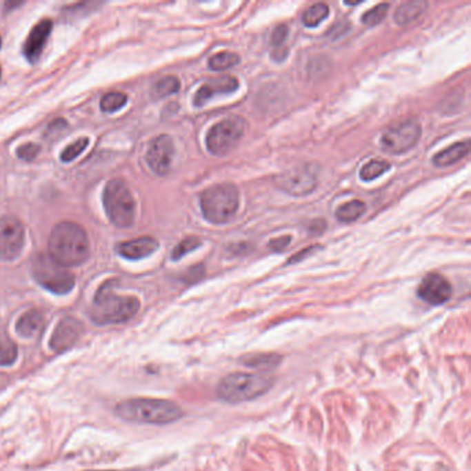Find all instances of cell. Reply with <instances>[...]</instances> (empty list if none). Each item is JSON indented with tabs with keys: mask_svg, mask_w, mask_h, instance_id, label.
Wrapping results in <instances>:
<instances>
[{
	"mask_svg": "<svg viewBox=\"0 0 471 471\" xmlns=\"http://www.w3.org/2000/svg\"><path fill=\"white\" fill-rule=\"evenodd\" d=\"M90 254L86 231L71 221L57 224L49 238V256L60 265L77 267L83 264Z\"/></svg>",
	"mask_w": 471,
	"mask_h": 471,
	"instance_id": "cell-1",
	"label": "cell"
},
{
	"mask_svg": "<svg viewBox=\"0 0 471 471\" xmlns=\"http://www.w3.org/2000/svg\"><path fill=\"white\" fill-rule=\"evenodd\" d=\"M325 228H326V224L323 220H315L312 223V226L310 227V232L311 234H322L325 231Z\"/></svg>",
	"mask_w": 471,
	"mask_h": 471,
	"instance_id": "cell-36",
	"label": "cell"
},
{
	"mask_svg": "<svg viewBox=\"0 0 471 471\" xmlns=\"http://www.w3.org/2000/svg\"><path fill=\"white\" fill-rule=\"evenodd\" d=\"M290 245V237L289 235H285V237H279V238H275L272 241L268 242V248L272 250V252H283L289 248Z\"/></svg>",
	"mask_w": 471,
	"mask_h": 471,
	"instance_id": "cell-34",
	"label": "cell"
},
{
	"mask_svg": "<svg viewBox=\"0 0 471 471\" xmlns=\"http://www.w3.org/2000/svg\"><path fill=\"white\" fill-rule=\"evenodd\" d=\"M0 77H2V68H0Z\"/></svg>",
	"mask_w": 471,
	"mask_h": 471,
	"instance_id": "cell-38",
	"label": "cell"
},
{
	"mask_svg": "<svg viewBox=\"0 0 471 471\" xmlns=\"http://www.w3.org/2000/svg\"><path fill=\"white\" fill-rule=\"evenodd\" d=\"M88 144H89V139L88 137L77 140L75 143H72L70 147H67L61 152V161L63 162H72L74 159H77L86 150Z\"/></svg>",
	"mask_w": 471,
	"mask_h": 471,
	"instance_id": "cell-32",
	"label": "cell"
},
{
	"mask_svg": "<svg viewBox=\"0 0 471 471\" xmlns=\"http://www.w3.org/2000/svg\"><path fill=\"white\" fill-rule=\"evenodd\" d=\"M83 332L85 326L79 319L74 317H66L57 323L56 329L53 330L49 340V347L54 352H66L77 344Z\"/></svg>",
	"mask_w": 471,
	"mask_h": 471,
	"instance_id": "cell-11",
	"label": "cell"
},
{
	"mask_svg": "<svg viewBox=\"0 0 471 471\" xmlns=\"http://www.w3.org/2000/svg\"><path fill=\"white\" fill-rule=\"evenodd\" d=\"M41 152V147L38 144H34V143H28V144H24L21 146L19 150H17V155L20 159H24V161H34L38 154Z\"/></svg>",
	"mask_w": 471,
	"mask_h": 471,
	"instance_id": "cell-33",
	"label": "cell"
},
{
	"mask_svg": "<svg viewBox=\"0 0 471 471\" xmlns=\"http://www.w3.org/2000/svg\"><path fill=\"white\" fill-rule=\"evenodd\" d=\"M159 243L151 237H141L137 239L126 241L118 245L117 252L129 260H140L152 254L158 249Z\"/></svg>",
	"mask_w": 471,
	"mask_h": 471,
	"instance_id": "cell-17",
	"label": "cell"
},
{
	"mask_svg": "<svg viewBox=\"0 0 471 471\" xmlns=\"http://www.w3.org/2000/svg\"><path fill=\"white\" fill-rule=\"evenodd\" d=\"M317 174L311 168L293 169L279 177V187L290 195L303 197L314 191Z\"/></svg>",
	"mask_w": 471,
	"mask_h": 471,
	"instance_id": "cell-14",
	"label": "cell"
},
{
	"mask_svg": "<svg viewBox=\"0 0 471 471\" xmlns=\"http://www.w3.org/2000/svg\"><path fill=\"white\" fill-rule=\"evenodd\" d=\"M421 136L420 123L414 119L391 126L381 137V148L387 152L399 155L412 150Z\"/></svg>",
	"mask_w": 471,
	"mask_h": 471,
	"instance_id": "cell-9",
	"label": "cell"
},
{
	"mask_svg": "<svg viewBox=\"0 0 471 471\" xmlns=\"http://www.w3.org/2000/svg\"><path fill=\"white\" fill-rule=\"evenodd\" d=\"M45 328V317L39 310H30L24 312L16 322V332L19 336L32 339L38 336Z\"/></svg>",
	"mask_w": 471,
	"mask_h": 471,
	"instance_id": "cell-18",
	"label": "cell"
},
{
	"mask_svg": "<svg viewBox=\"0 0 471 471\" xmlns=\"http://www.w3.org/2000/svg\"><path fill=\"white\" fill-rule=\"evenodd\" d=\"M26 234L21 221L13 216L0 217V260L12 261L24 248Z\"/></svg>",
	"mask_w": 471,
	"mask_h": 471,
	"instance_id": "cell-10",
	"label": "cell"
},
{
	"mask_svg": "<svg viewBox=\"0 0 471 471\" xmlns=\"http://www.w3.org/2000/svg\"><path fill=\"white\" fill-rule=\"evenodd\" d=\"M329 14V8L325 3H315L308 8L303 14V24L308 28H314L323 21Z\"/></svg>",
	"mask_w": 471,
	"mask_h": 471,
	"instance_id": "cell-23",
	"label": "cell"
},
{
	"mask_svg": "<svg viewBox=\"0 0 471 471\" xmlns=\"http://www.w3.org/2000/svg\"><path fill=\"white\" fill-rule=\"evenodd\" d=\"M468 152H470V143L467 140L460 141V143H456L452 147L438 152L432 158V163L438 168H446V166H450V165L459 162L464 157H467Z\"/></svg>",
	"mask_w": 471,
	"mask_h": 471,
	"instance_id": "cell-19",
	"label": "cell"
},
{
	"mask_svg": "<svg viewBox=\"0 0 471 471\" xmlns=\"http://www.w3.org/2000/svg\"><path fill=\"white\" fill-rule=\"evenodd\" d=\"M239 208V192L234 184L214 186L201 195V209L205 219L213 224H226Z\"/></svg>",
	"mask_w": 471,
	"mask_h": 471,
	"instance_id": "cell-5",
	"label": "cell"
},
{
	"mask_svg": "<svg viewBox=\"0 0 471 471\" xmlns=\"http://www.w3.org/2000/svg\"><path fill=\"white\" fill-rule=\"evenodd\" d=\"M317 249H318V246H310V248H307V249L301 250L300 253H297L296 256H293V257L289 260V263H297V261L303 260L304 257H307V256H308V253H311V252H314V250H317Z\"/></svg>",
	"mask_w": 471,
	"mask_h": 471,
	"instance_id": "cell-35",
	"label": "cell"
},
{
	"mask_svg": "<svg viewBox=\"0 0 471 471\" xmlns=\"http://www.w3.org/2000/svg\"><path fill=\"white\" fill-rule=\"evenodd\" d=\"M239 86V82L234 77H221L216 81L205 83L194 97V106L202 107L214 96H223L234 93Z\"/></svg>",
	"mask_w": 471,
	"mask_h": 471,
	"instance_id": "cell-16",
	"label": "cell"
},
{
	"mask_svg": "<svg viewBox=\"0 0 471 471\" xmlns=\"http://www.w3.org/2000/svg\"><path fill=\"white\" fill-rule=\"evenodd\" d=\"M288 37H289L288 26H278V27H275V30L271 34V38H270V45L272 49L271 57L278 63H281L286 59L288 52H286L285 46H286Z\"/></svg>",
	"mask_w": 471,
	"mask_h": 471,
	"instance_id": "cell-21",
	"label": "cell"
},
{
	"mask_svg": "<svg viewBox=\"0 0 471 471\" xmlns=\"http://www.w3.org/2000/svg\"><path fill=\"white\" fill-rule=\"evenodd\" d=\"M93 471H97V470H93Z\"/></svg>",
	"mask_w": 471,
	"mask_h": 471,
	"instance_id": "cell-39",
	"label": "cell"
},
{
	"mask_svg": "<svg viewBox=\"0 0 471 471\" xmlns=\"http://www.w3.org/2000/svg\"><path fill=\"white\" fill-rule=\"evenodd\" d=\"M427 6L428 5L425 2H421V0H412V2L402 3L397 9L394 19H395L397 24L401 26V27L409 26V24H412L414 20H417L424 13Z\"/></svg>",
	"mask_w": 471,
	"mask_h": 471,
	"instance_id": "cell-20",
	"label": "cell"
},
{
	"mask_svg": "<svg viewBox=\"0 0 471 471\" xmlns=\"http://www.w3.org/2000/svg\"><path fill=\"white\" fill-rule=\"evenodd\" d=\"M35 281L54 294H67L75 286V277L68 268L56 263L49 254L41 253L32 264Z\"/></svg>",
	"mask_w": 471,
	"mask_h": 471,
	"instance_id": "cell-7",
	"label": "cell"
},
{
	"mask_svg": "<svg viewBox=\"0 0 471 471\" xmlns=\"http://www.w3.org/2000/svg\"><path fill=\"white\" fill-rule=\"evenodd\" d=\"M173 157L174 144L172 137L166 134H162L152 140L147 151V162L150 168L159 176H165L170 172Z\"/></svg>",
	"mask_w": 471,
	"mask_h": 471,
	"instance_id": "cell-12",
	"label": "cell"
},
{
	"mask_svg": "<svg viewBox=\"0 0 471 471\" xmlns=\"http://www.w3.org/2000/svg\"><path fill=\"white\" fill-rule=\"evenodd\" d=\"M388 3H381V5H377L376 8H373L372 10L366 12L363 16H362V23L368 27H376L379 26L387 16V12H388Z\"/></svg>",
	"mask_w": 471,
	"mask_h": 471,
	"instance_id": "cell-30",
	"label": "cell"
},
{
	"mask_svg": "<svg viewBox=\"0 0 471 471\" xmlns=\"http://www.w3.org/2000/svg\"><path fill=\"white\" fill-rule=\"evenodd\" d=\"M365 210H366L365 203L355 199V201L341 205L336 212V217L341 223H352L358 220L365 213Z\"/></svg>",
	"mask_w": 471,
	"mask_h": 471,
	"instance_id": "cell-22",
	"label": "cell"
},
{
	"mask_svg": "<svg viewBox=\"0 0 471 471\" xmlns=\"http://www.w3.org/2000/svg\"><path fill=\"white\" fill-rule=\"evenodd\" d=\"M272 379L265 374L235 372L226 376L219 383L217 395L226 402L241 403L261 397L272 387Z\"/></svg>",
	"mask_w": 471,
	"mask_h": 471,
	"instance_id": "cell-4",
	"label": "cell"
},
{
	"mask_svg": "<svg viewBox=\"0 0 471 471\" xmlns=\"http://www.w3.org/2000/svg\"><path fill=\"white\" fill-rule=\"evenodd\" d=\"M52 30H53L52 20H43L32 28V31L28 35V38L24 43V48H23V53L30 63L38 61V59L41 57V54L45 49V45H46V42L52 34Z\"/></svg>",
	"mask_w": 471,
	"mask_h": 471,
	"instance_id": "cell-15",
	"label": "cell"
},
{
	"mask_svg": "<svg viewBox=\"0 0 471 471\" xmlns=\"http://www.w3.org/2000/svg\"><path fill=\"white\" fill-rule=\"evenodd\" d=\"M180 90V81L174 77H166L159 79L152 86V96L157 99H163L172 96Z\"/></svg>",
	"mask_w": 471,
	"mask_h": 471,
	"instance_id": "cell-25",
	"label": "cell"
},
{
	"mask_svg": "<svg viewBox=\"0 0 471 471\" xmlns=\"http://www.w3.org/2000/svg\"><path fill=\"white\" fill-rule=\"evenodd\" d=\"M103 203L108 219L117 227L126 228L134 223L136 202L128 186L119 180H111L103 192Z\"/></svg>",
	"mask_w": 471,
	"mask_h": 471,
	"instance_id": "cell-6",
	"label": "cell"
},
{
	"mask_svg": "<svg viewBox=\"0 0 471 471\" xmlns=\"http://www.w3.org/2000/svg\"><path fill=\"white\" fill-rule=\"evenodd\" d=\"M19 347L9 337L0 339V366H10L17 361Z\"/></svg>",
	"mask_w": 471,
	"mask_h": 471,
	"instance_id": "cell-26",
	"label": "cell"
},
{
	"mask_svg": "<svg viewBox=\"0 0 471 471\" xmlns=\"http://www.w3.org/2000/svg\"><path fill=\"white\" fill-rule=\"evenodd\" d=\"M245 133V122L238 117H231L214 125L206 137V147L210 154L224 157L231 152Z\"/></svg>",
	"mask_w": 471,
	"mask_h": 471,
	"instance_id": "cell-8",
	"label": "cell"
},
{
	"mask_svg": "<svg viewBox=\"0 0 471 471\" xmlns=\"http://www.w3.org/2000/svg\"><path fill=\"white\" fill-rule=\"evenodd\" d=\"M140 310V300L134 296H119L112 289V282L104 283L96 293L90 319L96 325H118L130 321Z\"/></svg>",
	"mask_w": 471,
	"mask_h": 471,
	"instance_id": "cell-3",
	"label": "cell"
},
{
	"mask_svg": "<svg viewBox=\"0 0 471 471\" xmlns=\"http://www.w3.org/2000/svg\"><path fill=\"white\" fill-rule=\"evenodd\" d=\"M128 103V96L119 92H111L107 93L100 103V107L104 112H115L121 108H123Z\"/></svg>",
	"mask_w": 471,
	"mask_h": 471,
	"instance_id": "cell-29",
	"label": "cell"
},
{
	"mask_svg": "<svg viewBox=\"0 0 471 471\" xmlns=\"http://www.w3.org/2000/svg\"><path fill=\"white\" fill-rule=\"evenodd\" d=\"M246 366L256 368L259 370L272 369L281 362V357L275 354H259V355H250L248 361H242Z\"/></svg>",
	"mask_w": 471,
	"mask_h": 471,
	"instance_id": "cell-27",
	"label": "cell"
},
{
	"mask_svg": "<svg viewBox=\"0 0 471 471\" xmlns=\"http://www.w3.org/2000/svg\"><path fill=\"white\" fill-rule=\"evenodd\" d=\"M0 48H2V38H0Z\"/></svg>",
	"mask_w": 471,
	"mask_h": 471,
	"instance_id": "cell-37",
	"label": "cell"
},
{
	"mask_svg": "<svg viewBox=\"0 0 471 471\" xmlns=\"http://www.w3.org/2000/svg\"><path fill=\"white\" fill-rule=\"evenodd\" d=\"M417 294L421 300L431 305H441L452 296V286L449 281L439 274H428L419 285Z\"/></svg>",
	"mask_w": 471,
	"mask_h": 471,
	"instance_id": "cell-13",
	"label": "cell"
},
{
	"mask_svg": "<svg viewBox=\"0 0 471 471\" xmlns=\"http://www.w3.org/2000/svg\"><path fill=\"white\" fill-rule=\"evenodd\" d=\"M117 416L137 424H170L183 417L184 412L173 401L159 398H132L115 408Z\"/></svg>",
	"mask_w": 471,
	"mask_h": 471,
	"instance_id": "cell-2",
	"label": "cell"
},
{
	"mask_svg": "<svg viewBox=\"0 0 471 471\" xmlns=\"http://www.w3.org/2000/svg\"><path fill=\"white\" fill-rule=\"evenodd\" d=\"M391 169V165L385 161H370L361 169V179L363 181H372Z\"/></svg>",
	"mask_w": 471,
	"mask_h": 471,
	"instance_id": "cell-28",
	"label": "cell"
},
{
	"mask_svg": "<svg viewBox=\"0 0 471 471\" xmlns=\"http://www.w3.org/2000/svg\"><path fill=\"white\" fill-rule=\"evenodd\" d=\"M201 246V241L195 237H190V238H186L183 239L176 248L172 252V259L173 260H180L183 259L186 254H188L190 252L198 249Z\"/></svg>",
	"mask_w": 471,
	"mask_h": 471,
	"instance_id": "cell-31",
	"label": "cell"
},
{
	"mask_svg": "<svg viewBox=\"0 0 471 471\" xmlns=\"http://www.w3.org/2000/svg\"><path fill=\"white\" fill-rule=\"evenodd\" d=\"M239 61L241 59L238 54L231 53V52H221V53L214 54L209 60V68L212 71H226L237 66Z\"/></svg>",
	"mask_w": 471,
	"mask_h": 471,
	"instance_id": "cell-24",
	"label": "cell"
}]
</instances>
